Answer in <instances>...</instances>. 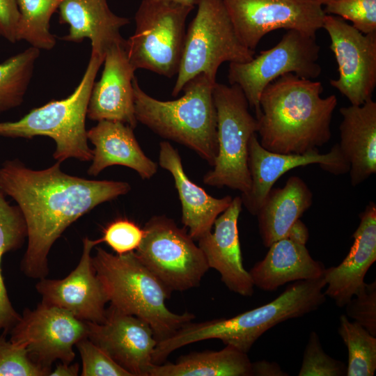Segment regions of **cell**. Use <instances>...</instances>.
Returning <instances> with one entry per match:
<instances>
[{
  "label": "cell",
  "instance_id": "2e32d148",
  "mask_svg": "<svg viewBox=\"0 0 376 376\" xmlns=\"http://www.w3.org/2000/svg\"><path fill=\"white\" fill-rule=\"evenodd\" d=\"M100 239L83 240V250L77 266L62 279H41L36 284L42 302L56 306L85 322L101 323L105 320L108 302L102 285L92 261L93 248Z\"/></svg>",
  "mask_w": 376,
  "mask_h": 376
},
{
  "label": "cell",
  "instance_id": "e0dca14e",
  "mask_svg": "<svg viewBox=\"0 0 376 376\" xmlns=\"http://www.w3.org/2000/svg\"><path fill=\"white\" fill-rule=\"evenodd\" d=\"M313 164L335 175L344 174L350 171V165L338 143L325 154H320L318 150L304 155L281 154L264 148L258 141L257 133L253 134L248 152L251 182L249 191L240 196L242 205L250 214L256 216L279 178L292 169Z\"/></svg>",
  "mask_w": 376,
  "mask_h": 376
},
{
  "label": "cell",
  "instance_id": "cb8c5ba5",
  "mask_svg": "<svg viewBox=\"0 0 376 376\" xmlns=\"http://www.w3.org/2000/svg\"><path fill=\"white\" fill-rule=\"evenodd\" d=\"M340 150L350 165V182L357 186L376 173V102L341 107Z\"/></svg>",
  "mask_w": 376,
  "mask_h": 376
},
{
  "label": "cell",
  "instance_id": "4316f807",
  "mask_svg": "<svg viewBox=\"0 0 376 376\" xmlns=\"http://www.w3.org/2000/svg\"><path fill=\"white\" fill-rule=\"evenodd\" d=\"M149 376H252V362L247 353L226 345L219 351L191 352L175 363L153 364Z\"/></svg>",
  "mask_w": 376,
  "mask_h": 376
},
{
  "label": "cell",
  "instance_id": "6da1fadb",
  "mask_svg": "<svg viewBox=\"0 0 376 376\" xmlns=\"http://www.w3.org/2000/svg\"><path fill=\"white\" fill-rule=\"evenodd\" d=\"M126 182L88 180L68 175L56 162L33 170L19 160L0 167V190L16 203L24 219L28 244L22 270L32 279L48 274V255L56 240L74 221L100 204L127 194Z\"/></svg>",
  "mask_w": 376,
  "mask_h": 376
},
{
  "label": "cell",
  "instance_id": "ba28073f",
  "mask_svg": "<svg viewBox=\"0 0 376 376\" xmlns=\"http://www.w3.org/2000/svg\"><path fill=\"white\" fill-rule=\"evenodd\" d=\"M213 100L218 150L213 168L204 175L203 182L245 194L251 182L248 166L249 143L252 135L258 132V120L249 112V102L235 84L216 82Z\"/></svg>",
  "mask_w": 376,
  "mask_h": 376
},
{
  "label": "cell",
  "instance_id": "5b68a950",
  "mask_svg": "<svg viewBox=\"0 0 376 376\" xmlns=\"http://www.w3.org/2000/svg\"><path fill=\"white\" fill-rule=\"evenodd\" d=\"M92 261L110 306L146 321L157 343L195 318L192 313L177 314L168 308L166 301L171 292L134 251L118 255L97 248Z\"/></svg>",
  "mask_w": 376,
  "mask_h": 376
},
{
  "label": "cell",
  "instance_id": "d6986e66",
  "mask_svg": "<svg viewBox=\"0 0 376 376\" xmlns=\"http://www.w3.org/2000/svg\"><path fill=\"white\" fill-rule=\"evenodd\" d=\"M242 203L240 196L233 198L230 205L215 219L214 231L197 241L209 268L217 270L230 291L250 297L254 284L242 264L237 222Z\"/></svg>",
  "mask_w": 376,
  "mask_h": 376
},
{
  "label": "cell",
  "instance_id": "d6a6232c",
  "mask_svg": "<svg viewBox=\"0 0 376 376\" xmlns=\"http://www.w3.org/2000/svg\"><path fill=\"white\" fill-rule=\"evenodd\" d=\"M324 12L351 22L363 33H376V0H333Z\"/></svg>",
  "mask_w": 376,
  "mask_h": 376
},
{
  "label": "cell",
  "instance_id": "7bdbcfd3",
  "mask_svg": "<svg viewBox=\"0 0 376 376\" xmlns=\"http://www.w3.org/2000/svg\"><path fill=\"white\" fill-rule=\"evenodd\" d=\"M315 2L318 3L322 6H326L329 2L332 1L333 0H313Z\"/></svg>",
  "mask_w": 376,
  "mask_h": 376
},
{
  "label": "cell",
  "instance_id": "3957f363",
  "mask_svg": "<svg viewBox=\"0 0 376 376\" xmlns=\"http://www.w3.org/2000/svg\"><path fill=\"white\" fill-rule=\"evenodd\" d=\"M324 275L316 279L300 280L268 304L228 318L185 324L169 338L160 341L157 349L168 357L189 344L219 339L248 353L254 343L267 330L287 320L297 318L318 309L326 301Z\"/></svg>",
  "mask_w": 376,
  "mask_h": 376
},
{
  "label": "cell",
  "instance_id": "9a60e30c",
  "mask_svg": "<svg viewBox=\"0 0 376 376\" xmlns=\"http://www.w3.org/2000/svg\"><path fill=\"white\" fill-rule=\"evenodd\" d=\"M87 325V338L132 376H149L157 341L146 321L110 306L103 322Z\"/></svg>",
  "mask_w": 376,
  "mask_h": 376
},
{
  "label": "cell",
  "instance_id": "ee69618b",
  "mask_svg": "<svg viewBox=\"0 0 376 376\" xmlns=\"http://www.w3.org/2000/svg\"><path fill=\"white\" fill-rule=\"evenodd\" d=\"M0 36H1V33H0Z\"/></svg>",
  "mask_w": 376,
  "mask_h": 376
},
{
  "label": "cell",
  "instance_id": "9c48e42d",
  "mask_svg": "<svg viewBox=\"0 0 376 376\" xmlns=\"http://www.w3.org/2000/svg\"><path fill=\"white\" fill-rule=\"evenodd\" d=\"M194 8L165 0L141 2L134 17V33L125 42L128 59L135 70L144 69L169 78L177 75L186 19Z\"/></svg>",
  "mask_w": 376,
  "mask_h": 376
},
{
  "label": "cell",
  "instance_id": "52a82bcc",
  "mask_svg": "<svg viewBox=\"0 0 376 376\" xmlns=\"http://www.w3.org/2000/svg\"><path fill=\"white\" fill-rule=\"evenodd\" d=\"M196 5V14L186 31L173 96L199 74L217 81L223 63H244L255 56L256 52L246 47L238 38L223 0H198Z\"/></svg>",
  "mask_w": 376,
  "mask_h": 376
},
{
  "label": "cell",
  "instance_id": "603a6c76",
  "mask_svg": "<svg viewBox=\"0 0 376 376\" xmlns=\"http://www.w3.org/2000/svg\"><path fill=\"white\" fill-rule=\"evenodd\" d=\"M94 146L90 175H97L104 169L120 165L134 170L142 179H150L158 165L146 155L134 136L133 128L119 121L100 120L87 130Z\"/></svg>",
  "mask_w": 376,
  "mask_h": 376
},
{
  "label": "cell",
  "instance_id": "7c38bea8",
  "mask_svg": "<svg viewBox=\"0 0 376 376\" xmlns=\"http://www.w3.org/2000/svg\"><path fill=\"white\" fill-rule=\"evenodd\" d=\"M87 335V322L41 302L33 310L24 311L11 328L10 340L25 348L36 363L52 370L57 360L72 363L74 346Z\"/></svg>",
  "mask_w": 376,
  "mask_h": 376
},
{
  "label": "cell",
  "instance_id": "74e56055",
  "mask_svg": "<svg viewBox=\"0 0 376 376\" xmlns=\"http://www.w3.org/2000/svg\"><path fill=\"white\" fill-rule=\"evenodd\" d=\"M19 11L17 0H0V33L10 42L17 40Z\"/></svg>",
  "mask_w": 376,
  "mask_h": 376
},
{
  "label": "cell",
  "instance_id": "b9f144b4",
  "mask_svg": "<svg viewBox=\"0 0 376 376\" xmlns=\"http://www.w3.org/2000/svg\"><path fill=\"white\" fill-rule=\"evenodd\" d=\"M177 4L195 7L198 0H165Z\"/></svg>",
  "mask_w": 376,
  "mask_h": 376
},
{
  "label": "cell",
  "instance_id": "ab89813d",
  "mask_svg": "<svg viewBox=\"0 0 376 376\" xmlns=\"http://www.w3.org/2000/svg\"><path fill=\"white\" fill-rule=\"evenodd\" d=\"M308 235L307 227L300 219H298L290 228L285 237H288L297 242L306 244Z\"/></svg>",
  "mask_w": 376,
  "mask_h": 376
},
{
  "label": "cell",
  "instance_id": "60d3db41",
  "mask_svg": "<svg viewBox=\"0 0 376 376\" xmlns=\"http://www.w3.org/2000/svg\"><path fill=\"white\" fill-rule=\"evenodd\" d=\"M79 371L78 363H63L56 365V368L51 371L52 376H77Z\"/></svg>",
  "mask_w": 376,
  "mask_h": 376
},
{
  "label": "cell",
  "instance_id": "ffe728a7",
  "mask_svg": "<svg viewBox=\"0 0 376 376\" xmlns=\"http://www.w3.org/2000/svg\"><path fill=\"white\" fill-rule=\"evenodd\" d=\"M354 242L345 259L336 267L325 268L326 296L338 307L345 305L364 285V277L376 260V205L370 201L359 214Z\"/></svg>",
  "mask_w": 376,
  "mask_h": 376
},
{
  "label": "cell",
  "instance_id": "f35d334b",
  "mask_svg": "<svg viewBox=\"0 0 376 376\" xmlns=\"http://www.w3.org/2000/svg\"><path fill=\"white\" fill-rule=\"evenodd\" d=\"M285 376L278 363L265 360L252 362V376Z\"/></svg>",
  "mask_w": 376,
  "mask_h": 376
},
{
  "label": "cell",
  "instance_id": "f546056e",
  "mask_svg": "<svg viewBox=\"0 0 376 376\" xmlns=\"http://www.w3.org/2000/svg\"><path fill=\"white\" fill-rule=\"evenodd\" d=\"M39 55L31 46L0 63V113L22 103Z\"/></svg>",
  "mask_w": 376,
  "mask_h": 376
},
{
  "label": "cell",
  "instance_id": "8fae6325",
  "mask_svg": "<svg viewBox=\"0 0 376 376\" xmlns=\"http://www.w3.org/2000/svg\"><path fill=\"white\" fill-rule=\"evenodd\" d=\"M320 49L315 36L287 30L275 46L249 61L229 63V84L241 88L257 118L260 114V95L272 81L288 73L310 79L320 76Z\"/></svg>",
  "mask_w": 376,
  "mask_h": 376
},
{
  "label": "cell",
  "instance_id": "ac0fdd59",
  "mask_svg": "<svg viewBox=\"0 0 376 376\" xmlns=\"http://www.w3.org/2000/svg\"><path fill=\"white\" fill-rule=\"evenodd\" d=\"M103 64L101 77L91 90L87 117L95 121H119L134 129L138 123L132 84L135 70L128 59L125 43L109 47Z\"/></svg>",
  "mask_w": 376,
  "mask_h": 376
},
{
  "label": "cell",
  "instance_id": "5bb4252c",
  "mask_svg": "<svg viewBox=\"0 0 376 376\" xmlns=\"http://www.w3.org/2000/svg\"><path fill=\"white\" fill-rule=\"evenodd\" d=\"M322 28L338 65V77L330 84L351 104L372 99L376 86V33L365 34L345 19L326 14Z\"/></svg>",
  "mask_w": 376,
  "mask_h": 376
},
{
  "label": "cell",
  "instance_id": "4dcf8cb0",
  "mask_svg": "<svg viewBox=\"0 0 376 376\" xmlns=\"http://www.w3.org/2000/svg\"><path fill=\"white\" fill-rule=\"evenodd\" d=\"M348 350L347 376H373L376 370V336L341 315L338 329Z\"/></svg>",
  "mask_w": 376,
  "mask_h": 376
},
{
  "label": "cell",
  "instance_id": "30bf717a",
  "mask_svg": "<svg viewBox=\"0 0 376 376\" xmlns=\"http://www.w3.org/2000/svg\"><path fill=\"white\" fill-rule=\"evenodd\" d=\"M143 229L134 252L166 289L182 292L198 286L209 267L187 230L164 215L152 217Z\"/></svg>",
  "mask_w": 376,
  "mask_h": 376
},
{
  "label": "cell",
  "instance_id": "836d02e7",
  "mask_svg": "<svg viewBox=\"0 0 376 376\" xmlns=\"http://www.w3.org/2000/svg\"><path fill=\"white\" fill-rule=\"evenodd\" d=\"M347 367L324 351L318 334L311 331L306 344L299 376H343Z\"/></svg>",
  "mask_w": 376,
  "mask_h": 376
},
{
  "label": "cell",
  "instance_id": "277c9868",
  "mask_svg": "<svg viewBox=\"0 0 376 376\" xmlns=\"http://www.w3.org/2000/svg\"><path fill=\"white\" fill-rule=\"evenodd\" d=\"M216 82L205 74H199L186 83L181 97L162 101L144 92L134 77L136 118L161 137L195 151L213 166L218 150L213 100Z\"/></svg>",
  "mask_w": 376,
  "mask_h": 376
},
{
  "label": "cell",
  "instance_id": "e575fe53",
  "mask_svg": "<svg viewBox=\"0 0 376 376\" xmlns=\"http://www.w3.org/2000/svg\"><path fill=\"white\" fill-rule=\"evenodd\" d=\"M76 346L81 359V376H132L87 337Z\"/></svg>",
  "mask_w": 376,
  "mask_h": 376
},
{
  "label": "cell",
  "instance_id": "d590c367",
  "mask_svg": "<svg viewBox=\"0 0 376 376\" xmlns=\"http://www.w3.org/2000/svg\"><path fill=\"white\" fill-rule=\"evenodd\" d=\"M143 236V229L127 219H118L103 230L101 242H105L116 254L134 251Z\"/></svg>",
  "mask_w": 376,
  "mask_h": 376
},
{
  "label": "cell",
  "instance_id": "7a4b0ae2",
  "mask_svg": "<svg viewBox=\"0 0 376 376\" xmlns=\"http://www.w3.org/2000/svg\"><path fill=\"white\" fill-rule=\"evenodd\" d=\"M321 82L284 75L269 84L260 97L257 134L266 150L304 155L331 139V122L337 105L335 95L322 97Z\"/></svg>",
  "mask_w": 376,
  "mask_h": 376
},
{
  "label": "cell",
  "instance_id": "7402d4cb",
  "mask_svg": "<svg viewBox=\"0 0 376 376\" xmlns=\"http://www.w3.org/2000/svg\"><path fill=\"white\" fill-rule=\"evenodd\" d=\"M159 165L173 176L182 207L181 221L194 240L211 231L215 219L233 198H214L185 173L178 151L169 141L159 143Z\"/></svg>",
  "mask_w": 376,
  "mask_h": 376
},
{
  "label": "cell",
  "instance_id": "83f0119b",
  "mask_svg": "<svg viewBox=\"0 0 376 376\" xmlns=\"http://www.w3.org/2000/svg\"><path fill=\"white\" fill-rule=\"evenodd\" d=\"M27 237L26 226L17 205H11L0 190V332H8L20 318L13 308L1 273L3 256L19 248Z\"/></svg>",
  "mask_w": 376,
  "mask_h": 376
},
{
  "label": "cell",
  "instance_id": "44dd1931",
  "mask_svg": "<svg viewBox=\"0 0 376 376\" xmlns=\"http://www.w3.org/2000/svg\"><path fill=\"white\" fill-rule=\"evenodd\" d=\"M60 24L69 26L62 40L81 42L91 41V53L104 58L107 49L126 42L120 29L130 23L128 18L114 14L107 0H63L58 8Z\"/></svg>",
  "mask_w": 376,
  "mask_h": 376
},
{
  "label": "cell",
  "instance_id": "4fadbf2b",
  "mask_svg": "<svg viewBox=\"0 0 376 376\" xmlns=\"http://www.w3.org/2000/svg\"><path fill=\"white\" fill-rule=\"evenodd\" d=\"M242 43L255 51L261 39L277 29L311 36L322 28L326 15L313 0H223Z\"/></svg>",
  "mask_w": 376,
  "mask_h": 376
},
{
  "label": "cell",
  "instance_id": "484cf974",
  "mask_svg": "<svg viewBox=\"0 0 376 376\" xmlns=\"http://www.w3.org/2000/svg\"><path fill=\"white\" fill-rule=\"evenodd\" d=\"M312 203L311 189L298 176L289 178L283 187L272 188L256 214L263 245L269 247L285 237Z\"/></svg>",
  "mask_w": 376,
  "mask_h": 376
},
{
  "label": "cell",
  "instance_id": "1f68e13d",
  "mask_svg": "<svg viewBox=\"0 0 376 376\" xmlns=\"http://www.w3.org/2000/svg\"><path fill=\"white\" fill-rule=\"evenodd\" d=\"M0 335V376H46L51 369L36 363L27 350Z\"/></svg>",
  "mask_w": 376,
  "mask_h": 376
},
{
  "label": "cell",
  "instance_id": "d4e9b609",
  "mask_svg": "<svg viewBox=\"0 0 376 376\" xmlns=\"http://www.w3.org/2000/svg\"><path fill=\"white\" fill-rule=\"evenodd\" d=\"M268 248L265 258L249 272L254 286L263 290L275 291L289 282L324 275V265L311 257L306 244L283 237Z\"/></svg>",
  "mask_w": 376,
  "mask_h": 376
},
{
  "label": "cell",
  "instance_id": "8d00e7d4",
  "mask_svg": "<svg viewBox=\"0 0 376 376\" xmlns=\"http://www.w3.org/2000/svg\"><path fill=\"white\" fill-rule=\"evenodd\" d=\"M345 305L347 317L376 336V282L365 283Z\"/></svg>",
  "mask_w": 376,
  "mask_h": 376
},
{
  "label": "cell",
  "instance_id": "8992f818",
  "mask_svg": "<svg viewBox=\"0 0 376 376\" xmlns=\"http://www.w3.org/2000/svg\"><path fill=\"white\" fill-rule=\"evenodd\" d=\"M104 58L91 53L84 74L70 95L34 108L18 120L1 122L0 136H48L56 143L53 157L57 162L69 158L91 161L93 150L88 144L86 118L91 90Z\"/></svg>",
  "mask_w": 376,
  "mask_h": 376
},
{
  "label": "cell",
  "instance_id": "f1b7e54d",
  "mask_svg": "<svg viewBox=\"0 0 376 376\" xmlns=\"http://www.w3.org/2000/svg\"><path fill=\"white\" fill-rule=\"evenodd\" d=\"M19 18L17 40H25L38 49L50 50L56 37L49 30V22L63 0H17Z\"/></svg>",
  "mask_w": 376,
  "mask_h": 376
}]
</instances>
